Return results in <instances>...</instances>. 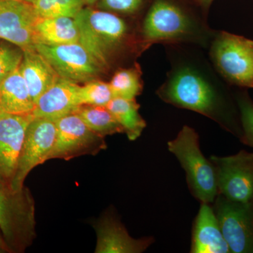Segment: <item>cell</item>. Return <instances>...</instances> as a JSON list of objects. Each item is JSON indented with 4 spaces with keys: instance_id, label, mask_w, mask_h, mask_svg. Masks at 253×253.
<instances>
[{
    "instance_id": "cell-1",
    "label": "cell",
    "mask_w": 253,
    "mask_h": 253,
    "mask_svg": "<svg viewBox=\"0 0 253 253\" xmlns=\"http://www.w3.org/2000/svg\"><path fill=\"white\" fill-rule=\"evenodd\" d=\"M163 101L194 111L231 131L225 98L208 75L191 63L176 65L157 90Z\"/></svg>"
},
{
    "instance_id": "cell-2",
    "label": "cell",
    "mask_w": 253,
    "mask_h": 253,
    "mask_svg": "<svg viewBox=\"0 0 253 253\" xmlns=\"http://www.w3.org/2000/svg\"><path fill=\"white\" fill-rule=\"evenodd\" d=\"M211 31L180 6L169 0H156L145 16L141 38L145 46L156 43L206 44Z\"/></svg>"
},
{
    "instance_id": "cell-3",
    "label": "cell",
    "mask_w": 253,
    "mask_h": 253,
    "mask_svg": "<svg viewBox=\"0 0 253 253\" xmlns=\"http://www.w3.org/2000/svg\"><path fill=\"white\" fill-rule=\"evenodd\" d=\"M0 231L11 253H24L36 238L35 202L28 188L0 180Z\"/></svg>"
},
{
    "instance_id": "cell-4",
    "label": "cell",
    "mask_w": 253,
    "mask_h": 253,
    "mask_svg": "<svg viewBox=\"0 0 253 253\" xmlns=\"http://www.w3.org/2000/svg\"><path fill=\"white\" fill-rule=\"evenodd\" d=\"M79 30V42L97 61L103 69L122 46L127 25L117 15L107 11L83 8L75 18Z\"/></svg>"
},
{
    "instance_id": "cell-5",
    "label": "cell",
    "mask_w": 253,
    "mask_h": 253,
    "mask_svg": "<svg viewBox=\"0 0 253 253\" xmlns=\"http://www.w3.org/2000/svg\"><path fill=\"white\" fill-rule=\"evenodd\" d=\"M168 146L185 171L191 194L201 204L214 203L218 195L215 169L201 152L198 133L191 126H184Z\"/></svg>"
},
{
    "instance_id": "cell-6",
    "label": "cell",
    "mask_w": 253,
    "mask_h": 253,
    "mask_svg": "<svg viewBox=\"0 0 253 253\" xmlns=\"http://www.w3.org/2000/svg\"><path fill=\"white\" fill-rule=\"evenodd\" d=\"M210 56L217 72L233 85L253 88V41L225 31L211 42Z\"/></svg>"
},
{
    "instance_id": "cell-7",
    "label": "cell",
    "mask_w": 253,
    "mask_h": 253,
    "mask_svg": "<svg viewBox=\"0 0 253 253\" xmlns=\"http://www.w3.org/2000/svg\"><path fill=\"white\" fill-rule=\"evenodd\" d=\"M215 169L218 194L239 203L253 201V154L241 151L226 157H211Z\"/></svg>"
},
{
    "instance_id": "cell-8",
    "label": "cell",
    "mask_w": 253,
    "mask_h": 253,
    "mask_svg": "<svg viewBox=\"0 0 253 253\" xmlns=\"http://www.w3.org/2000/svg\"><path fill=\"white\" fill-rule=\"evenodd\" d=\"M214 213L232 253H253V201L239 203L218 194Z\"/></svg>"
},
{
    "instance_id": "cell-9",
    "label": "cell",
    "mask_w": 253,
    "mask_h": 253,
    "mask_svg": "<svg viewBox=\"0 0 253 253\" xmlns=\"http://www.w3.org/2000/svg\"><path fill=\"white\" fill-rule=\"evenodd\" d=\"M35 48L61 78L78 84L96 80L104 70L80 42L51 46L37 44Z\"/></svg>"
},
{
    "instance_id": "cell-10",
    "label": "cell",
    "mask_w": 253,
    "mask_h": 253,
    "mask_svg": "<svg viewBox=\"0 0 253 253\" xmlns=\"http://www.w3.org/2000/svg\"><path fill=\"white\" fill-rule=\"evenodd\" d=\"M56 136V121L47 118H34L29 123L20 153L17 169L11 188L18 191L24 187L30 172L47 161Z\"/></svg>"
},
{
    "instance_id": "cell-11",
    "label": "cell",
    "mask_w": 253,
    "mask_h": 253,
    "mask_svg": "<svg viewBox=\"0 0 253 253\" xmlns=\"http://www.w3.org/2000/svg\"><path fill=\"white\" fill-rule=\"evenodd\" d=\"M55 121L56 139L47 161L54 158L70 160L106 149L104 137L91 131L77 113H70Z\"/></svg>"
},
{
    "instance_id": "cell-12",
    "label": "cell",
    "mask_w": 253,
    "mask_h": 253,
    "mask_svg": "<svg viewBox=\"0 0 253 253\" xmlns=\"http://www.w3.org/2000/svg\"><path fill=\"white\" fill-rule=\"evenodd\" d=\"M33 4L23 0L0 1V39L21 48L35 49V24L38 19Z\"/></svg>"
},
{
    "instance_id": "cell-13",
    "label": "cell",
    "mask_w": 253,
    "mask_h": 253,
    "mask_svg": "<svg viewBox=\"0 0 253 253\" xmlns=\"http://www.w3.org/2000/svg\"><path fill=\"white\" fill-rule=\"evenodd\" d=\"M33 115L0 113V180L11 186L26 128Z\"/></svg>"
},
{
    "instance_id": "cell-14",
    "label": "cell",
    "mask_w": 253,
    "mask_h": 253,
    "mask_svg": "<svg viewBox=\"0 0 253 253\" xmlns=\"http://www.w3.org/2000/svg\"><path fill=\"white\" fill-rule=\"evenodd\" d=\"M96 253H141L154 242L152 237L135 239L128 234L121 221L106 214L96 226Z\"/></svg>"
},
{
    "instance_id": "cell-15",
    "label": "cell",
    "mask_w": 253,
    "mask_h": 253,
    "mask_svg": "<svg viewBox=\"0 0 253 253\" xmlns=\"http://www.w3.org/2000/svg\"><path fill=\"white\" fill-rule=\"evenodd\" d=\"M79 86L75 82L60 78L54 85L37 100L33 117L56 121L74 113L81 106L78 98Z\"/></svg>"
},
{
    "instance_id": "cell-16",
    "label": "cell",
    "mask_w": 253,
    "mask_h": 253,
    "mask_svg": "<svg viewBox=\"0 0 253 253\" xmlns=\"http://www.w3.org/2000/svg\"><path fill=\"white\" fill-rule=\"evenodd\" d=\"M191 253H231L221 232L214 209L209 204H201L195 219Z\"/></svg>"
},
{
    "instance_id": "cell-17",
    "label": "cell",
    "mask_w": 253,
    "mask_h": 253,
    "mask_svg": "<svg viewBox=\"0 0 253 253\" xmlns=\"http://www.w3.org/2000/svg\"><path fill=\"white\" fill-rule=\"evenodd\" d=\"M19 70L34 104L61 78L46 58L36 49L23 51Z\"/></svg>"
},
{
    "instance_id": "cell-18",
    "label": "cell",
    "mask_w": 253,
    "mask_h": 253,
    "mask_svg": "<svg viewBox=\"0 0 253 253\" xmlns=\"http://www.w3.org/2000/svg\"><path fill=\"white\" fill-rule=\"evenodd\" d=\"M33 102L19 67L0 84V111L9 114L33 115Z\"/></svg>"
},
{
    "instance_id": "cell-19",
    "label": "cell",
    "mask_w": 253,
    "mask_h": 253,
    "mask_svg": "<svg viewBox=\"0 0 253 253\" xmlns=\"http://www.w3.org/2000/svg\"><path fill=\"white\" fill-rule=\"evenodd\" d=\"M79 37L75 18H38L35 24L36 44L51 46L79 42Z\"/></svg>"
},
{
    "instance_id": "cell-20",
    "label": "cell",
    "mask_w": 253,
    "mask_h": 253,
    "mask_svg": "<svg viewBox=\"0 0 253 253\" xmlns=\"http://www.w3.org/2000/svg\"><path fill=\"white\" fill-rule=\"evenodd\" d=\"M106 106L122 126L129 140H136L141 136L146 123L139 114L140 106L135 99L114 97Z\"/></svg>"
},
{
    "instance_id": "cell-21",
    "label": "cell",
    "mask_w": 253,
    "mask_h": 253,
    "mask_svg": "<svg viewBox=\"0 0 253 253\" xmlns=\"http://www.w3.org/2000/svg\"><path fill=\"white\" fill-rule=\"evenodd\" d=\"M74 113L96 134L104 137L116 133H124L122 126L106 106L83 105Z\"/></svg>"
},
{
    "instance_id": "cell-22",
    "label": "cell",
    "mask_w": 253,
    "mask_h": 253,
    "mask_svg": "<svg viewBox=\"0 0 253 253\" xmlns=\"http://www.w3.org/2000/svg\"><path fill=\"white\" fill-rule=\"evenodd\" d=\"M141 76L140 70L136 67L116 71L109 83L114 97L135 99L142 90Z\"/></svg>"
},
{
    "instance_id": "cell-23",
    "label": "cell",
    "mask_w": 253,
    "mask_h": 253,
    "mask_svg": "<svg viewBox=\"0 0 253 253\" xmlns=\"http://www.w3.org/2000/svg\"><path fill=\"white\" fill-rule=\"evenodd\" d=\"M33 8L39 18H75L84 7L82 0H35Z\"/></svg>"
},
{
    "instance_id": "cell-24",
    "label": "cell",
    "mask_w": 253,
    "mask_h": 253,
    "mask_svg": "<svg viewBox=\"0 0 253 253\" xmlns=\"http://www.w3.org/2000/svg\"><path fill=\"white\" fill-rule=\"evenodd\" d=\"M80 104L106 106L114 98L109 83L97 80L87 82L78 89Z\"/></svg>"
},
{
    "instance_id": "cell-25",
    "label": "cell",
    "mask_w": 253,
    "mask_h": 253,
    "mask_svg": "<svg viewBox=\"0 0 253 253\" xmlns=\"http://www.w3.org/2000/svg\"><path fill=\"white\" fill-rule=\"evenodd\" d=\"M23 56V51L18 46L6 43L0 44V84L19 67Z\"/></svg>"
},
{
    "instance_id": "cell-26",
    "label": "cell",
    "mask_w": 253,
    "mask_h": 253,
    "mask_svg": "<svg viewBox=\"0 0 253 253\" xmlns=\"http://www.w3.org/2000/svg\"><path fill=\"white\" fill-rule=\"evenodd\" d=\"M238 106L242 125V141L253 148V101L247 93L237 97Z\"/></svg>"
},
{
    "instance_id": "cell-27",
    "label": "cell",
    "mask_w": 253,
    "mask_h": 253,
    "mask_svg": "<svg viewBox=\"0 0 253 253\" xmlns=\"http://www.w3.org/2000/svg\"><path fill=\"white\" fill-rule=\"evenodd\" d=\"M144 0H100L99 8L110 12L133 14L141 7Z\"/></svg>"
},
{
    "instance_id": "cell-28",
    "label": "cell",
    "mask_w": 253,
    "mask_h": 253,
    "mask_svg": "<svg viewBox=\"0 0 253 253\" xmlns=\"http://www.w3.org/2000/svg\"><path fill=\"white\" fill-rule=\"evenodd\" d=\"M10 253V250L6 244L1 231H0V253Z\"/></svg>"
},
{
    "instance_id": "cell-29",
    "label": "cell",
    "mask_w": 253,
    "mask_h": 253,
    "mask_svg": "<svg viewBox=\"0 0 253 253\" xmlns=\"http://www.w3.org/2000/svg\"><path fill=\"white\" fill-rule=\"evenodd\" d=\"M212 1L213 0H198V1L201 4V6L204 8L209 7Z\"/></svg>"
},
{
    "instance_id": "cell-30",
    "label": "cell",
    "mask_w": 253,
    "mask_h": 253,
    "mask_svg": "<svg viewBox=\"0 0 253 253\" xmlns=\"http://www.w3.org/2000/svg\"><path fill=\"white\" fill-rule=\"evenodd\" d=\"M82 1L84 3V4L92 5L94 4L97 0H82Z\"/></svg>"
},
{
    "instance_id": "cell-31",
    "label": "cell",
    "mask_w": 253,
    "mask_h": 253,
    "mask_svg": "<svg viewBox=\"0 0 253 253\" xmlns=\"http://www.w3.org/2000/svg\"><path fill=\"white\" fill-rule=\"evenodd\" d=\"M23 1H26V2L31 3V4H33L35 0H23Z\"/></svg>"
},
{
    "instance_id": "cell-32",
    "label": "cell",
    "mask_w": 253,
    "mask_h": 253,
    "mask_svg": "<svg viewBox=\"0 0 253 253\" xmlns=\"http://www.w3.org/2000/svg\"><path fill=\"white\" fill-rule=\"evenodd\" d=\"M4 1V0H0V1Z\"/></svg>"
},
{
    "instance_id": "cell-33",
    "label": "cell",
    "mask_w": 253,
    "mask_h": 253,
    "mask_svg": "<svg viewBox=\"0 0 253 253\" xmlns=\"http://www.w3.org/2000/svg\"><path fill=\"white\" fill-rule=\"evenodd\" d=\"M0 113H1V111H0Z\"/></svg>"
}]
</instances>
